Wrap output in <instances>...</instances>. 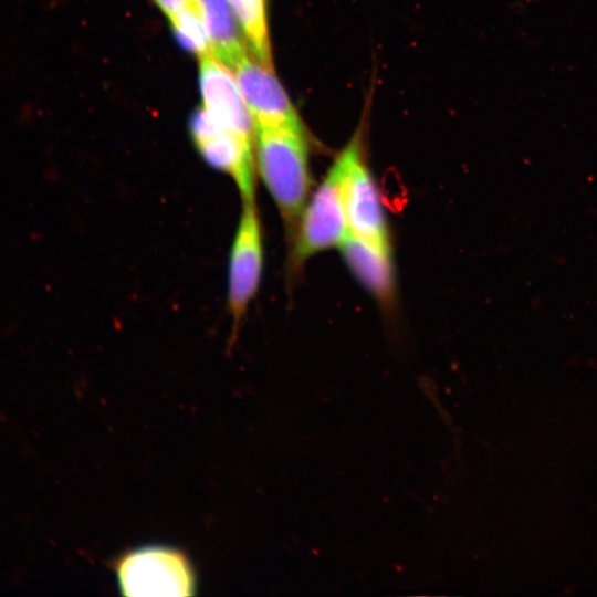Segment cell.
<instances>
[{"label":"cell","mask_w":597,"mask_h":597,"mask_svg":"<svg viewBox=\"0 0 597 597\" xmlns=\"http://www.w3.org/2000/svg\"><path fill=\"white\" fill-rule=\"evenodd\" d=\"M117 576L127 596H188L195 585L186 558L166 547H144L126 555Z\"/></svg>","instance_id":"cell-5"},{"label":"cell","mask_w":597,"mask_h":597,"mask_svg":"<svg viewBox=\"0 0 597 597\" xmlns=\"http://www.w3.org/2000/svg\"><path fill=\"white\" fill-rule=\"evenodd\" d=\"M353 136L341 150L324 180L306 202L296 226L292 263H303L314 254L339 247L348 234L344 203V178L355 144Z\"/></svg>","instance_id":"cell-2"},{"label":"cell","mask_w":597,"mask_h":597,"mask_svg":"<svg viewBox=\"0 0 597 597\" xmlns=\"http://www.w3.org/2000/svg\"><path fill=\"white\" fill-rule=\"evenodd\" d=\"M208 32L211 54L231 72L248 54L228 0H191Z\"/></svg>","instance_id":"cell-10"},{"label":"cell","mask_w":597,"mask_h":597,"mask_svg":"<svg viewBox=\"0 0 597 597\" xmlns=\"http://www.w3.org/2000/svg\"><path fill=\"white\" fill-rule=\"evenodd\" d=\"M344 203L348 233L386 250V217L375 180L362 156L358 137L344 178Z\"/></svg>","instance_id":"cell-7"},{"label":"cell","mask_w":597,"mask_h":597,"mask_svg":"<svg viewBox=\"0 0 597 597\" xmlns=\"http://www.w3.org/2000/svg\"><path fill=\"white\" fill-rule=\"evenodd\" d=\"M161 12L168 18H172L185 8L191 4V0H153Z\"/></svg>","instance_id":"cell-13"},{"label":"cell","mask_w":597,"mask_h":597,"mask_svg":"<svg viewBox=\"0 0 597 597\" xmlns=\"http://www.w3.org/2000/svg\"><path fill=\"white\" fill-rule=\"evenodd\" d=\"M263 240L254 200L242 201L228 263L227 307L237 333L262 277Z\"/></svg>","instance_id":"cell-4"},{"label":"cell","mask_w":597,"mask_h":597,"mask_svg":"<svg viewBox=\"0 0 597 597\" xmlns=\"http://www.w3.org/2000/svg\"><path fill=\"white\" fill-rule=\"evenodd\" d=\"M255 167L290 229L306 205L311 178L304 128L255 127Z\"/></svg>","instance_id":"cell-1"},{"label":"cell","mask_w":597,"mask_h":597,"mask_svg":"<svg viewBox=\"0 0 597 597\" xmlns=\"http://www.w3.org/2000/svg\"><path fill=\"white\" fill-rule=\"evenodd\" d=\"M232 73L255 127L304 128L295 106L272 67L247 54Z\"/></svg>","instance_id":"cell-6"},{"label":"cell","mask_w":597,"mask_h":597,"mask_svg":"<svg viewBox=\"0 0 597 597\" xmlns=\"http://www.w3.org/2000/svg\"><path fill=\"white\" fill-rule=\"evenodd\" d=\"M199 85L203 108L223 126L255 137V126L231 71L211 54L199 57Z\"/></svg>","instance_id":"cell-8"},{"label":"cell","mask_w":597,"mask_h":597,"mask_svg":"<svg viewBox=\"0 0 597 597\" xmlns=\"http://www.w3.org/2000/svg\"><path fill=\"white\" fill-rule=\"evenodd\" d=\"M350 270L378 298L388 300L394 291L390 250L383 249L350 233L338 247Z\"/></svg>","instance_id":"cell-9"},{"label":"cell","mask_w":597,"mask_h":597,"mask_svg":"<svg viewBox=\"0 0 597 597\" xmlns=\"http://www.w3.org/2000/svg\"><path fill=\"white\" fill-rule=\"evenodd\" d=\"M180 44L198 57L211 54L205 23L192 3L169 19ZM212 55V54H211Z\"/></svg>","instance_id":"cell-12"},{"label":"cell","mask_w":597,"mask_h":597,"mask_svg":"<svg viewBox=\"0 0 597 597\" xmlns=\"http://www.w3.org/2000/svg\"><path fill=\"white\" fill-rule=\"evenodd\" d=\"M250 54L273 69L266 0H228Z\"/></svg>","instance_id":"cell-11"},{"label":"cell","mask_w":597,"mask_h":597,"mask_svg":"<svg viewBox=\"0 0 597 597\" xmlns=\"http://www.w3.org/2000/svg\"><path fill=\"white\" fill-rule=\"evenodd\" d=\"M190 134L205 161L232 179L241 200H254L255 137L227 128L203 107L192 114Z\"/></svg>","instance_id":"cell-3"}]
</instances>
